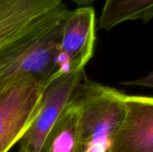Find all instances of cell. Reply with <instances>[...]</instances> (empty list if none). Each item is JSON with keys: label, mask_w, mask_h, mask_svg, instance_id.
Returning <instances> with one entry per match:
<instances>
[{"label": "cell", "mask_w": 153, "mask_h": 152, "mask_svg": "<svg viewBox=\"0 0 153 152\" xmlns=\"http://www.w3.org/2000/svg\"><path fill=\"white\" fill-rule=\"evenodd\" d=\"M70 10L64 4L43 22L0 48V88L27 76L47 84L52 80L64 22Z\"/></svg>", "instance_id": "1"}, {"label": "cell", "mask_w": 153, "mask_h": 152, "mask_svg": "<svg viewBox=\"0 0 153 152\" xmlns=\"http://www.w3.org/2000/svg\"><path fill=\"white\" fill-rule=\"evenodd\" d=\"M126 99V94L84 77L70 99L78 110L76 152H111L125 117Z\"/></svg>", "instance_id": "2"}, {"label": "cell", "mask_w": 153, "mask_h": 152, "mask_svg": "<svg viewBox=\"0 0 153 152\" xmlns=\"http://www.w3.org/2000/svg\"><path fill=\"white\" fill-rule=\"evenodd\" d=\"M46 85L39 78L27 76L0 88V152H9L31 125Z\"/></svg>", "instance_id": "3"}, {"label": "cell", "mask_w": 153, "mask_h": 152, "mask_svg": "<svg viewBox=\"0 0 153 152\" xmlns=\"http://www.w3.org/2000/svg\"><path fill=\"white\" fill-rule=\"evenodd\" d=\"M95 41L96 15L93 7L80 6L70 11L64 22L52 80L84 70L93 56Z\"/></svg>", "instance_id": "4"}, {"label": "cell", "mask_w": 153, "mask_h": 152, "mask_svg": "<svg viewBox=\"0 0 153 152\" xmlns=\"http://www.w3.org/2000/svg\"><path fill=\"white\" fill-rule=\"evenodd\" d=\"M85 76L84 70H82L58 76L46 85L37 116L19 142L20 152H39L47 135Z\"/></svg>", "instance_id": "5"}, {"label": "cell", "mask_w": 153, "mask_h": 152, "mask_svg": "<svg viewBox=\"0 0 153 152\" xmlns=\"http://www.w3.org/2000/svg\"><path fill=\"white\" fill-rule=\"evenodd\" d=\"M111 152H153V98L126 95L125 117Z\"/></svg>", "instance_id": "6"}, {"label": "cell", "mask_w": 153, "mask_h": 152, "mask_svg": "<svg viewBox=\"0 0 153 152\" xmlns=\"http://www.w3.org/2000/svg\"><path fill=\"white\" fill-rule=\"evenodd\" d=\"M65 4L63 0H0V48Z\"/></svg>", "instance_id": "7"}, {"label": "cell", "mask_w": 153, "mask_h": 152, "mask_svg": "<svg viewBox=\"0 0 153 152\" xmlns=\"http://www.w3.org/2000/svg\"><path fill=\"white\" fill-rule=\"evenodd\" d=\"M153 18V0H105L99 27L109 30L130 21L149 22Z\"/></svg>", "instance_id": "8"}, {"label": "cell", "mask_w": 153, "mask_h": 152, "mask_svg": "<svg viewBox=\"0 0 153 152\" xmlns=\"http://www.w3.org/2000/svg\"><path fill=\"white\" fill-rule=\"evenodd\" d=\"M78 110L70 100L47 135L39 152H76Z\"/></svg>", "instance_id": "9"}, {"label": "cell", "mask_w": 153, "mask_h": 152, "mask_svg": "<svg viewBox=\"0 0 153 152\" xmlns=\"http://www.w3.org/2000/svg\"><path fill=\"white\" fill-rule=\"evenodd\" d=\"M126 85H132V86H141V87H148L153 88V72H152L149 75L143 79H138L135 81H129L124 82Z\"/></svg>", "instance_id": "10"}, {"label": "cell", "mask_w": 153, "mask_h": 152, "mask_svg": "<svg viewBox=\"0 0 153 152\" xmlns=\"http://www.w3.org/2000/svg\"><path fill=\"white\" fill-rule=\"evenodd\" d=\"M73 1L81 6H89V4H91L96 0H73Z\"/></svg>", "instance_id": "11"}]
</instances>
